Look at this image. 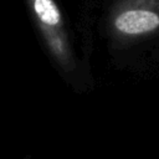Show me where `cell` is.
I'll return each mask as SVG.
<instances>
[{
    "mask_svg": "<svg viewBox=\"0 0 159 159\" xmlns=\"http://www.w3.org/2000/svg\"><path fill=\"white\" fill-rule=\"evenodd\" d=\"M51 55L65 71L75 68L61 11L53 0H27Z\"/></svg>",
    "mask_w": 159,
    "mask_h": 159,
    "instance_id": "1",
    "label": "cell"
},
{
    "mask_svg": "<svg viewBox=\"0 0 159 159\" xmlns=\"http://www.w3.org/2000/svg\"><path fill=\"white\" fill-rule=\"evenodd\" d=\"M159 26L157 12L147 9H128L120 11L114 19V27L124 35H142Z\"/></svg>",
    "mask_w": 159,
    "mask_h": 159,
    "instance_id": "2",
    "label": "cell"
}]
</instances>
